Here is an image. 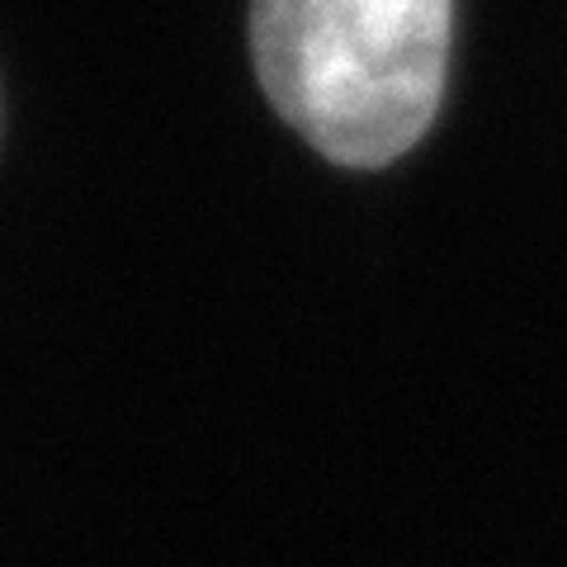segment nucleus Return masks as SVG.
<instances>
[{
  "mask_svg": "<svg viewBox=\"0 0 567 567\" xmlns=\"http://www.w3.org/2000/svg\"><path fill=\"white\" fill-rule=\"evenodd\" d=\"M454 0H251L270 104L341 166H388L445 95Z\"/></svg>",
  "mask_w": 567,
  "mask_h": 567,
  "instance_id": "nucleus-1",
  "label": "nucleus"
}]
</instances>
